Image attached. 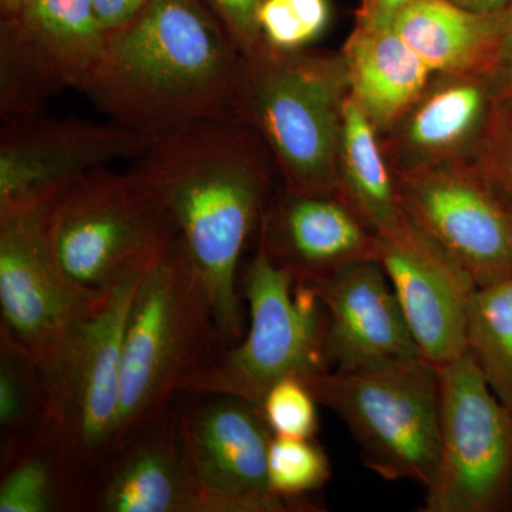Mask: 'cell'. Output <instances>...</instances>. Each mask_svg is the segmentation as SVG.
Masks as SVG:
<instances>
[{
	"label": "cell",
	"mask_w": 512,
	"mask_h": 512,
	"mask_svg": "<svg viewBox=\"0 0 512 512\" xmlns=\"http://www.w3.org/2000/svg\"><path fill=\"white\" fill-rule=\"evenodd\" d=\"M306 284L318 293L325 311L328 370L424 357L377 259H357Z\"/></svg>",
	"instance_id": "obj_16"
},
{
	"label": "cell",
	"mask_w": 512,
	"mask_h": 512,
	"mask_svg": "<svg viewBox=\"0 0 512 512\" xmlns=\"http://www.w3.org/2000/svg\"><path fill=\"white\" fill-rule=\"evenodd\" d=\"M340 53L350 97L380 134L409 110L436 74L392 25L355 23Z\"/></svg>",
	"instance_id": "obj_20"
},
{
	"label": "cell",
	"mask_w": 512,
	"mask_h": 512,
	"mask_svg": "<svg viewBox=\"0 0 512 512\" xmlns=\"http://www.w3.org/2000/svg\"><path fill=\"white\" fill-rule=\"evenodd\" d=\"M393 174L409 220L453 256L478 288L512 275L511 212L473 164Z\"/></svg>",
	"instance_id": "obj_12"
},
{
	"label": "cell",
	"mask_w": 512,
	"mask_h": 512,
	"mask_svg": "<svg viewBox=\"0 0 512 512\" xmlns=\"http://www.w3.org/2000/svg\"><path fill=\"white\" fill-rule=\"evenodd\" d=\"M349 96L342 53L285 52L262 40L242 56L234 114L261 138L285 188L336 192Z\"/></svg>",
	"instance_id": "obj_4"
},
{
	"label": "cell",
	"mask_w": 512,
	"mask_h": 512,
	"mask_svg": "<svg viewBox=\"0 0 512 512\" xmlns=\"http://www.w3.org/2000/svg\"><path fill=\"white\" fill-rule=\"evenodd\" d=\"M414 0H359L356 23L370 26L392 25L394 18Z\"/></svg>",
	"instance_id": "obj_33"
},
{
	"label": "cell",
	"mask_w": 512,
	"mask_h": 512,
	"mask_svg": "<svg viewBox=\"0 0 512 512\" xmlns=\"http://www.w3.org/2000/svg\"><path fill=\"white\" fill-rule=\"evenodd\" d=\"M46 204L0 208V336L35 357L99 305L50 245Z\"/></svg>",
	"instance_id": "obj_11"
},
{
	"label": "cell",
	"mask_w": 512,
	"mask_h": 512,
	"mask_svg": "<svg viewBox=\"0 0 512 512\" xmlns=\"http://www.w3.org/2000/svg\"><path fill=\"white\" fill-rule=\"evenodd\" d=\"M175 410L192 477L211 495L212 512H284L293 503L272 493L268 451L274 434L258 407L228 394ZM303 510V508H302Z\"/></svg>",
	"instance_id": "obj_13"
},
{
	"label": "cell",
	"mask_w": 512,
	"mask_h": 512,
	"mask_svg": "<svg viewBox=\"0 0 512 512\" xmlns=\"http://www.w3.org/2000/svg\"><path fill=\"white\" fill-rule=\"evenodd\" d=\"M440 450L424 512L500 510L512 487V410L470 352L437 366Z\"/></svg>",
	"instance_id": "obj_9"
},
{
	"label": "cell",
	"mask_w": 512,
	"mask_h": 512,
	"mask_svg": "<svg viewBox=\"0 0 512 512\" xmlns=\"http://www.w3.org/2000/svg\"><path fill=\"white\" fill-rule=\"evenodd\" d=\"M90 0H30L0 18V116L43 113L69 89H82L106 45Z\"/></svg>",
	"instance_id": "obj_10"
},
{
	"label": "cell",
	"mask_w": 512,
	"mask_h": 512,
	"mask_svg": "<svg viewBox=\"0 0 512 512\" xmlns=\"http://www.w3.org/2000/svg\"><path fill=\"white\" fill-rule=\"evenodd\" d=\"M30 0H0V18H9L25 8Z\"/></svg>",
	"instance_id": "obj_35"
},
{
	"label": "cell",
	"mask_w": 512,
	"mask_h": 512,
	"mask_svg": "<svg viewBox=\"0 0 512 512\" xmlns=\"http://www.w3.org/2000/svg\"><path fill=\"white\" fill-rule=\"evenodd\" d=\"M498 106L491 74H436L409 110L380 134L393 173L473 164Z\"/></svg>",
	"instance_id": "obj_17"
},
{
	"label": "cell",
	"mask_w": 512,
	"mask_h": 512,
	"mask_svg": "<svg viewBox=\"0 0 512 512\" xmlns=\"http://www.w3.org/2000/svg\"><path fill=\"white\" fill-rule=\"evenodd\" d=\"M392 26L434 74L493 73L500 13L471 12L450 0H414Z\"/></svg>",
	"instance_id": "obj_21"
},
{
	"label": "cell",
	"mask_w": 512,
	"mask_h": 512,
	"mask_svg": "<svg viewBox=\"0 0 512 512\" xmlns=\"http://www.w3.org/2000/svg\"><path fill=\"white\" fill-rule=\"evenodd\" d=\"M227 346L178 235L144 271L128 311L113 451L160 416L174 394L185 392Z\"/></svg>",
	"instance_id": "obj_3"
},
{
	"label": "cell",
	"mask_w": 512,
	"mask_h": 512,
	"mask_svg": "<svg viewBox=\"0 0 512 512\" xmlns=\"http://www.w3.org/2000/svg\"><path fill=\"white\" fill-rule=\"evenodd\" d=\"M345 421L360 457L384 480L429 488L439 463V377L426 357L302 377Z\"/></svg>",
	"instance_id": "obj_7"
},
{
	"label": "cell",
	"mask_w": 512,
	"mask_h": 512,
	"mask_svg": "<svg viewBox=\"0 0 512 512\" xmlns=\"http://www.w3.org/2000/svg\"><path fill=\"white\" fill-rule=\"evenodd\" d=\"M242 56L262 42L259 10L264 0H205Z\"/></svg>",
	"instance_id": "obj_30"
},
{
	"label": "cell",
	"mask_w": 512,
	"mask_h": 512,
	"mask_svg": "<svg viewBox=\"0 0 512 512\" xmlns=\"http://www.w3.org/2000/svg\"><path fill=\"white\" fill-rule=\"evenodd\" d=\"M106 32L120 28L137 16L151 0H90Z\"/></svg>",
	"instance_id": "obj_32"
},
{
	"label": "cell",
	"mask_w": 512,
	"mask_h": 512,
	"mask_svg": "<svg viewBox=\"0 0 512 512\" xmlns=\"http://www.w3.org/2000/svg\"><path fill=\"white\" fill-rule=\"evenodd\" d=\"M511 218H512V212H511Z\"/></svg>",
	"instance_id": "obj_36"
},
{
	"label": "cell",
	"mask_w": 512,
	"mask_h": 512,
	"mask_svg": "<svg viewBox=\"0 0 512 512\" xmlns=\"http://www.w3.org/2000/svg\"><path fill=\"white\" fill-rule=\"evenodd\" d=\"M336 173L339 194L376 237H390L403 228L407 215L380 133L350 96L343 110Z\"/></svg>",
	"instance_id": "obj_22"
},
{
	"label": "cell",
	"mask_w": 512,
	"mask_h": 512,
	"mask_svg": "<svg viewBox=\"0 0 512 512\" xmlns=\"http://www.w3.org/2000/svg\"><path fill=\"white\" fill-rule=\"evenodd\" d=\"M84 511L211 512L192 477L170 406L107 458L87 491Z\"/></svg>",
	"instance_id": "obj_18"
},
{
	"label": "cell",
	"mask_w": 512,
	"mask_h": 512,
	"mask_svg": "<svg viewBox=\"0 0 512 512\" xmlns=\"http://www.w3.org/2000/svg\"><path fill=\"white\" fill-rule=\"evenodd\" d=\"M318 404L302 377L288 376L269 387L259 412L275 437L313 439L319 427Z\"/></svg>",
	"instance_id": "obj_28"
},
{
	"label": "cell",
	"mask_w": 512,
	"mask_h": 512,
	"mask_svg": "<svg viewBox=\"0 0 512 512\" xmlns=\"http://www.w3.org/2000/svg\"><path fill=\"white\" fill-rule=\"evenodd\" d=\"M258 232L259 244L296 282L376 256V235L339 191L282 188L272 195Z\"/></svg>",
	"instance_id": "obj_19"
},
{
	"label": "cell",
	"mask_w": 512,
	"mask_h": 512,
	"mask_svg": "<svg viewBox=\"0 0 512 512\" xmlns=\"http://www.w3.org/2000/svg\"><path fill=\"white\" fill-rule=\"evenodd\" d=\"M450 2L471 12L495 15L500 13L510 0H450Z\"/></svg>",
	"instance_id": "obj_34"
},
{
	"label": "cell",
	"mask_w": 512,
	"mask_h": 512,
	"mask_svg": "<svg viewBox=\"0 0 512 512\" xmlns=\"http://www.w3.org/2000/svg\"><path fill=\"white\" fill-rule=\"evenodd\" d=\"M242 53L205 0H151L107 32L80 92L114 123L151 140L235 117Z\"/></svg>",
	"instance_id": "obj_2"
},
{
	"label": "cell",
	"mask_w": 512,
	"mask_h": 512,
	"mask_svg": "<svg viewBox=\"0 0 512 512\" xmlns=\"http://www.w3.org/2000/svg\"><path fill=\"white\" fill-rule=\"evenodd\" d=\"M153 143L119 123L35 116L3 120L0 130V208L46 204L77 178L136 160Z\"/></svg>",
	"instance_id": "obj_14"
},
{
	"label": "cell",
	"mask_w": 512,
	"mask_h": 512,
	"mask_svg": "<svg viewBox=\"0 0 512 512\" xmlns=\"http://www.w3.org/2000/svg\"><path fill=\"white\" fill-rule=\"evenodd\" d=\"M86 494L49 426L2 446L0 512L84 511Z\"/></svg>",
	"instance_id": "obj_23"
},
{
	"label": "cell",
	"mask_w": 512,
	"mask_h": 512,
	"mask_svg": "<svg viewBox=\"0 0 512 512\" xmlns=\"http://www.w3.org/2000/svg\"><path fill=\"white\" fill-rule=\"evenodd\" d=\"M50 245L76 284L104 296L146 271L175 238L177 224L133 171L96 168L46 205Z\"/></svg>",
	"instance_id": "obj_5"
},
{
	"label": "cell",
	"mask_w": 512,
	"mask_h": 512,
	"mask_svg": "<svg viewBox=\"0 0 512 512\" xmlns=\"http://www.w3.org/2000/svg\"><path fill=\"white\" fill-rule=\"evenodd\" d=\"M382 265L414 340L433 365L468 352V312L478 286L453 256L407 217L390 237H376Z\"/></svg>",
	"instance_id": "obj_15"
},
{
	"label": "cell",
	"mask_w": 512,
	"mask_h": 512,
	"mask_svg": "<svg viewBox=\"0 0 512 512\" xmlns=\"http://www.w3.org/2000/svg\"><path fill=\"white\" fill-rule=\"evenodd\" d=\"M272 167L258 134L224 117L156 138L130 168L174 218L227 345L242 336L238 265L271 201Z\"/></svg>",
	"instance_id": "obj_1"
},
{
	"label": "cell",
	"mask_w": 512,
	"mask_h": 512,
	"mask_svg": "<svg viewBox=\"0 0 512 512\" xmlns=\"http://www.w3.org/2000/svg\"><path fill=\"white\" fill-rule=\"evenodd\" d=\"M249 329L241 343L227 346L185 392L228 394L261 407L272 384L288 376L328 370L325 311L318 293L296 282L258 242L245 278Z\"/></svg>",
	"instance_id": "obj_8"
},
{
	"label": "cell",
	"mask_w": 512,
	"mask_h": 512,
	"mask_svg": "<svg viewBox=\"0 0 512 512\" xmlns=\"http://www.w3.org/2000/svg\"><path fill=\"white\" fill-rule=\"evenodd\" d=\"M143 274L106 293L96 308L35 356L49 429L87 491L113 451L120 414L121 342Z\"/></svg>",
	"instance_id": "obj_6"
},
{
	"label": "cell",
	"mask_w": 512,
	"mask_h": 512,
	"mask_svg": "<svg viewBox=\"0 0 512 512\" xmlns=\"http://www.w3.org/2000/svg\"><path fill=\"white\" fill-rule=\"evenodd\" d=\"M491 79L500 100L512 99V0L500 12L498 55Z\"/></svg>",
	"instance_id": "obj_31"
},
{
	"label": "cell",
	"mask_w": 512,
	"mask_h": 512,
	"mask_svg": "<svg viewBox=\"0 0 512 512\" xmlns=\"http://www.w3.org/2000/svg\"><path fill=\"white\" fill-rule=\"evenodd\" d=\"M468 345L491 389L512 410V275L474 292Z\"/></svg>",
	"instance_id": "obj_24"
},
{
	"label": "cell",
	"mask_w": 512,
	"mask_h": 512,
	"mask_svg": "<svg viewBox=\"0 0 512 512\" xmlns=\"http://www.w3.org/2000/svg\"><path fill=\"white\" fill-rule=\"evenodd\" d=\"M49 426L36 359L0 336V443L2 446Z\"/></svg>",
	"instance_id": "obj_25"
},
{
	"label": "cell",
	"mask_w": 512,
	"mask_h": 512,
	"mask_svg": "<svg viewBox=\"0 0 512 512\" xmlns=\"http://www.w3.org/2000/svg\"><path fill=\"white\" fill-rule=\"evenodd\" d=\"M473 167L501 204L512 212V99L500 100L493 126Z\"/></svg>",
	"instance_id": "obj_29"
},
{
	"label": "cell",
	"mask_w": 512,
	"mask_h": 512,
	"mask_svg": "<svg viewBox=\"0 0 512 512\" xmlns=\"http://www.w3.org/2000/svg\"><path fill=\"white\" fill-rule=\"evenodd\" d=\"M329 458L313 439L272 437L268 451V483L272 493L293 503L325 487Z\"/></svg>",
	"instance_id": "obj_26"
},
{
	"label": "cell",
	"mask_w": 512,
	"mask_h": 512,
	"mask_svg": "<svg viewBox=\"0 0 512 512\" xmlns=\"http://www.w3.org/2000/svg\"><path fill=\"white\" fill-rule=\"evenodd\" d=\"M330 18L329 0H264L258 19L266 45L295 52L316 42Z\"/></svg>",
	"instance_id": "obj_27"
}]
</instances>
